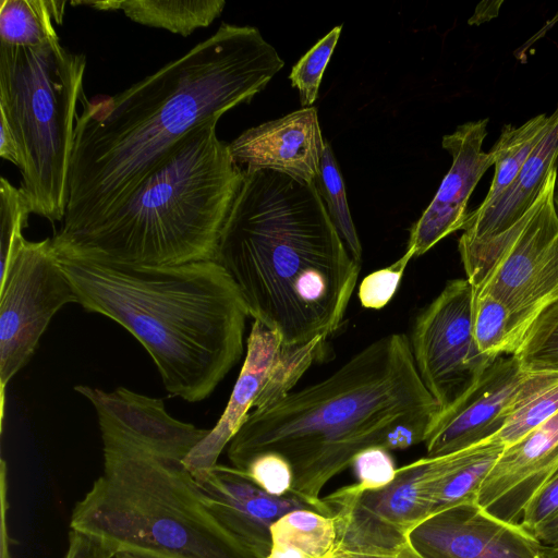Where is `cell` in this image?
Masks as SVG:
<instances>
[{
  "mask_svg": "<svg viewBox=\"0 0 558 558\" xmlns=\"http://www.w3.org/2000/svg\"><path fill=\"white\" fill-rule=\"evenodd\" d=\"M219 117L185 134L113 211L66 238L59 254L135 266L214 260L244 169L217 135Z\"/></svg>",
  "mask_w": 558,
  "mask_h": 558,
  "instance_id": "5",
  "label": "cell"
},
{
  "mask_svg": "<svg viewBox=\"0 0 558 558\" xmlns=\"http://www.w3.org/2000/svg\"><path fill=\"white\" fill-rule=\"evenodd\" d=\"M284 65L254 26L221 23L180 58L114 95L81 97L62 227L85 230L118 208L204 121L250 102Z\"/></svg>",
  "mask_w": 558,
  "mask_h": 558,
  "instance_id": "1",
  "label": "cell"
},
{
  "mask_svg": "<svg viewBox=\"0 0 558 558\" xmlns=\"http://www.w3.org/2000/svg\"><path fill=\"white\" fill-rule=\"evenodd\" d=\"M102 452V473L75 504L70 530L116 555L257 558L217 519L183 463L118 446Z\"/></svg>",
  "mask_w": 558,
  "mask_h": 558,
  "instance_id": "6",
  "label": "cell"
},
{
  "mask_svg": "<svg viewBox=\"0 0 558 558\" xmlns=\"http://www.w3.org/2000/svg\"><path fill=\"white\" fill-rule=\"evenodd\" d=\"M514 355L533 366L558 367V302L533 323Z\"/></svg>",
  "mask_w": 558,
  "mask_h": 558,
  "instance_id": "31",
  "label": "cell"
},
{
  "mask_svg": "<svg viewBox=\"0 0 558 558\" xmlns=\"http://www.w3.org/2000/svg\"><path fill=\"white\" fill-rule=\"evenodd\" d=\"M360 490H376L389 485L398 468L389 450L371 447L357 453L352 462Z\"/></svg>",
  "mask_w": 558,
  "mask_h": 558,
  "instance_id": "33",
  "label": "cell"
},
{
  "mask_svg": "<svg viewBox=\"0 0 558 558\" xmlns=\"http://www.w3.org/2000/svg\"><path fill=\"white\" fill-rule=\"evenodd\" d=\"M413 258L408 251L393 264L375 270L363 278L357 296L363 307L384 308L396 294L409 262Z\"/></svg>",
  "mask_w": 558,
  "mask_h": 558,
  "instance_id": "32",
  "label": "cell"
},
{
  "mask_svg": "<svg viewBox=\"0 0 558 558\" xmlns=\"http://www.w3.org/2000/svg\"><path fill=\"white\" fill-rule=\"evenodd\" d=\"M557 466L558 413L502 450L477 490V502L502 521L520 523Z\"/></svg>",
  "mask_w": 558,
  "mask_h": 558,
  "instance_id": "18",
  "label": "cell"
},
{
  "mask_svg": "<svg viewBox=\"0 0 558 558\" xmlns=\"http://www.w3.org/2000/svg\"><path fill=\"white\" fill-rule=\"evenodd\" d=\"M557 377L558 367L533 366L517 355L498 356L460 399L437 415L424 442L427 457L492 438L521 403Z\"/></svg>",
  "mask_w": 558,
  "mask_h": 558,
  "instance_id": "12",
  "label": "cell"
},
{
  "mask_svg": "<svg viewBox=\"0 0 558 558\" xmlns=\"http://www.w3.org/2000/svg\"><path fill=\"white\" fill-rule=\"evenodd\" d=\"M423 558H546L547 545L520 523L502 521L471 499L438 511L409 534Z\"/></svg>",
  "mask_w": 558,
  "mask_h": 558,
  "instance_id": "14",
  "label": "cell"
},
{
  "mask_svg": "<svg viewBox=\"0 0 558 558\" xmlns=\"http://www.w3.org/2000/svg\"><path fill=\"white\" fill-rule=\"evenodd\" d=\"M472 318L473 336L484 355L497 359L518 352L521 336L510 311L501 302L473 292Z\"/></svg>",
  "mask_w": 558,
  "mask_h": 558,
  "instance_id": "25",
  "label": "cell"
},
{
  "mask_svg": "<svg viewBox=\"0 0 558 558\" xmlns=\"http://www.w3.org/2000/svg\"><path fill=\"white\" fill-rule=\"evenodd\" d=\"M214 260L287 345L339 328L361 269L314 182L267 169L244 170Z\"/></svg>",
  "mask_w": 558,
  "mask_h": 558,
  "instance_id": "2",
  "label": "cell"
},
{
  "mask_svg": "<svg viewBox=\"0 0 558 558\" xmlns=\"http://www.w3.org/2000/svg\"><path fill=\"white\" fill-rule=\"evenodd\" d=\"M554 199H555V205H556L557 213H558V177H557L556 184H555Z\"/></svg>",
  "mask_w": 558,
  "mask_h": 558,
  "instance_id": "43",
  "label": "cell"
},
{
  "mask_svg": "<svg viewBox=\"0 0 558 558\" xmlns=\"http://www.w3.org/2000/svg\"><path fill=\"white\" fill-rule=\"evenodd\" d=\"M558 159V104L547 131L512 184L490 205L469 213L458 250L466 275L473 277L497 252L530 210Z\"/></svg>",
  "mask_w": 558,
  "mask_h": 558,
  "instance_id": "15",
  "label": "cell"
},
{
  "mask_svg": "<svg viewBox=\"0 0 558 558\" xmlns=\"http://www.w3.org/2000/svg\"><path fill=\"white\" fill-rule=\"evenodd\" d=\"M114 558H148L144 556H138L130 553H119L114 556Z\"/></svg>",
  "mask_w": 558,
  "mask_h": 558,
  "instance_id": "42",
  "label": "cell"
},
{
  "mask_svg": "<svg viewBox=\"0 0 558 558\" xmlns=\"http://www.w3.org/2000/svg\"><path fill=\"white\" fill-rule=\"evenodd\" d=\"M77 303L51 238L21 240L0 275V386L3 413L7 384L28 362L54 314Z\"/></svg>",
  "mask_w": 558,
  "mask_h": 558,
  "instance_id": "10",
  "label": "cell"
},
{
  "mask_svg": "<svg viewBox=\"0 0 558 558\" xmlns=\"http://www.w3.org/2000/svg\"><path fill=\"white\" fill-rule=\"evenodd\" d=\"M549 116L541 113L520 126L506 124L492 147L495 172L490 187L478 207L498 198L515 180L523 165L547 131Z\"/></svg>",
  "mask_w": 558,
  "mask_h": 558,
  "instance_id": "22",
  "label": "cell"
},
{
  "mask_svg": "<svg viewBox=\"0 0 558 558\" xmlns=\"http://www.w3.org/2000/svg\"><path fill=\"white\" fill-rule=\"evenodd\" d=\"M282 347L277 332L254 320L246 341L245 359L226 409L206 437L183 461L195 476L217 464L218 457L242 427L266 383Z\"/></svg>",
  "mask_w": 558,
  "mask_h": 558,
  "instance_id": "20",
  "label": "cell"
},
{
  "mask_svg": "<svg viewBox=\"0 0 558 558\" xmlns=\"http://www.w3.org/2000/svg\"><path fill=\"white\" fill-rule=\"evenodd\" d=\"M439 412L420 378L409 337L391 333L367 344L327 378L254 409L227 454L240 470L258 454L282 456L292 468V492L331 515L320 493L332 477L361 451L385 448L397 426L417 424L430 430Z\"/></svg>",
  "mask_w": 558,
  "mask_h": 558,
  "instance_id": "3",
  "label": "cell"
},
{
  "mask_svg": "<svg viewBox=\"0 0 558 558\" xmlns=\"http://www.w3.org/2000/svg\"><path fill=\"white\" fill-rule=\"evenodd\" d=\"M533 534L544 545L558 546V513L538 526Z\"/></svg>",
  "mask_w": 558,
  "mask_h": 558,
  "instance_id": "39",
  "label": "cell"
},
{
  "mask_svg": "<svg viewBox=\"0 0 558 558\" xmlns=\"http://www.w3.org/2000/svg\"><path fill=\"white\" fill-rule=\"evenodd\" d=\"M472 307L468 279L450 280L416 316L409 337L420 378L440 412L460 399L495 360L475 342Z\"/></svg>",
  "mask_w": 558,
  "mask_h": 558,
  "instance_id": "11",
  "label": "cell"
},
{
  "mask_svg": "<svg viewBox=\"0 0 558 558\" xmlns=\"http://www.w3.org/2000/svg\"><path fill=\"white\" fill-rule=\"evenodd\" d=\"M317 109L302 108L243 132L229 144L233 161L244 170H274L314 182L325 147Z\"/></svg>",
  "mask_w": 558,
  "mask_h": 558,
  "instance_id": "19",
  "label": "cell"
},
{
  "mask_svg": "<svg viewBox=\"0 0 558 558\" xmlns=\"http://www.w3.org/2000/svg\"><path fill=\"white\" fill-rule=\"evenodd\" d=\"M51 0H2L0 46L36 48L58 40Z\"/></svg>",
  "mask_w": 558,
  "mask_h": 558,
  "instance_id": "24",
  "label": "cell"
},
{
  "mask_svg": "<svg viewBox=\"0 0 558 558\" xmlns=\"http://www.w3.org/2000/svg\"><path fill=\"white\" fill-rule=\"evenodd\" d=\"M74 389L94 407L102 446L129 448L183 463L209 432L172 417L166 411L162 399L124 387L105 391L78 385Z\"/></svg>",
  "mask_w": 558,
  "mask_h": 558,
  "instance_id": "13",
  "label": "cell"
},
{
  "mask_svg": "<svg viewBox=\"0 0 558 558\" xmlns=\"http://www.w3.org/2000/svg\"><path fill=\"white\" fill-rule=\"evenodd\" d=\"M242 471L269 495L284 496L292 490V468L282 456L276 452L256 456Z\"/></svg>",
  "mask_w": 558,
  "mask_h": 558,
  "instance_id": "34",
  "label": "cell"
},
{
  "mask_svg": "<svg viewBox=\"0 0 558 558\" xmlns=\"http://www.w3.org/2000/svg\"><path fill=\"white\" fill-rule=\"evenodd\" d=\"M487 124L488 118L469 121L442 137V148L451 155L452 163L433 201L410 230L407 251L413 258L463 229L469 215V198L495 163L493 151L483 150Z\"/></svg>",
  "mask_w": 558,
  "mask_h": 558,
  "instance_id": "16",
  "label": "cell"
},
{
  "mask_svg": "<svg viewBox=\"0 0 558 558\" xmlns=\"http://www.w3.org/2000/svg\"><path fill=\"white\" fill-rule=\"evenodd\" d=\"M546 558H558V546H547Z\"/></svg>",
  "mask_w": 558,
  "mask_h": 558,
  "instance_id": "41",
  "label": "cell"
},
{
  "mask_svg": "<svg viewBox=\"0 0 558 558\" xmlns=\"http://www.w3.org/2000/svg\"><path fill=\"white\" fill-rule=\"evenodd\" d=\"M325 558H423L409 543L395 550L333 548Z\"/></svg>",
  "mask_w": 558,
  "mask_h": 558,
  "instance_id": "37",
  "label": "cell"
},
{
  "mask_svg": "<svg viewBox=\"0 0 558 558\" xmlns=\"http://www.w3.org/2000/svg\"><path fill=\"white\" fill-rule=\"evenodd\" d=\"M0 157L9 160L19 169L22 165L21 150L7 118L0 113Z\"/></svg>",
  "mask_w": 558,
  "mask_h": 558,
  "instance_id": "38",
  "label": "cell"
},
{
  "mask_svg": "<svg viewBox=\"0 0 558 558\" xmlns=\"http://www.w3.org/2000/svg\"><path fill=\"white\" fill-rule=\"evenodd\" d=\"M32 214L21 187L0 179V275L5 270L13 247L24 239L23 229Z\"/></svg>",
  "mask_w": 558,
  "mask_h": 558,
  "instance_id": "30",
  "label": "cell"
},
{
  "mask_svg": "<svg viewBox=\"0 0 558 558\" xmlns=\"http://www.w3.org/2000/svg\"><path fill=\"white\" fill-rule=\"evenodd\" d=\"M116 553L99 539L73 530L69 532L63 558H114Z\"/></svg>",
  "mask_w": 558,
  "mask_h": 558,
  "instance_id": "36",
  "label": "cell"
},
{
  "mask_svg": "<svg viewBox=\"0 0 558 558\" xmlns=\"http://www.w3.org/2000/svg\"><path fill=\"white\" fill-rule=\"evenodd\" d=\"M271 547L292 548L307 558H325L336 544V522L312 509H295L270 526Z\"/></svg>",
  "mask_w": 558,
  "mask_h": 558,
  "instance_id": "23",
  "label": "cell"
},
{
  "mask_svg": "<svg viewBox=\"0 0 558 558\" xmlns=\"http://www.w3.org/2000/svg\"><path fill=\"white\" fill-rule=\"evenodd\" d=\"M267 558H307L304 554L292 548L271 547Z\"/></svg>",
  "mask_w": 558,
  "mask_h": 558,
  "instance_id": "40",
  "label": "cell"
},
{
  "mask_svg": "<svg viewBox=\"0 0 558 558\" xmlns=\"http://www.w3.org/2000/svg\"><path fill=\"white\" fill-rule=\"evenodd\" d=\"M209 508L217 519L257 558H267L271 550V524L289 511L323 510L290 492L272 496L257 486L242 470L216 464L195 475Z\"/></svg>",
  "mask_w": 558,
  "mask_h": 558,
  "instance_id": "17",
  "label": "cell"
},
{
  "mask_svg": "<svg viewBox=\"0 0 558 558\" xmlns=\"http://www.w3.org/2000/svg\"><path fill=\"white\" fill-rule=\"evenodd\" d=\"M85 68V56L60 39L36 48L0 46V113L21 150L20 187L32 214L52 222L66 211Z\"/></svg>",
  "mask_w": 558,
  "mask_h": 558,
  "instance_id": "7",
  "label": "cell"
},
{
  "mask_svg": "<svg viewBox=\"0 0 558 558\" xmlns=\"http://www.w3.org/2000/svg\"><path fill=\"white\" fill-rule=\"evenodd\" d=\"M555 167L530 210L492 258L468 281L511 313L523 338L543 312L558 302V213Z\"/></svg>",
  "mask_w": 558,
  "mask_h": 558,
  "instance_id": "9",
  "label": "cell"
},
{
  "mask_svg": "<svg viewBox=\"0 0 558 558\" xmlns=\"http://www.w3.org/2000/svg\"><path fill=\"white\" fill-rule=\"evenodd\" d=\"M558 513V466L526 505L520 524L533 532Z\"/></svg>",
  "mask_w": 558,
  "mask_h": 558,
  "instance_id": "35",
  "label": "cell"
},
{
  "mask_svg": "<svg viewBox=\"0 0 558 558\" xmlns=\"http://www.w3.org/2000/svg\"><path fill=\"white\" fill-rule=\"evenodd\" d=\"M342 26H335L318 40L292 68L291 85L298 89L303 108L317 99L323 74L337 45Z\"/></svg>",
  "mask_w": 558,
  "mask_h": 558,
  "instance_id": "29",
  "label": "cell"
},
{
  "mask_svg": "<svg viewBox=\"0 0 558 558\" xmlns=\"http://www.w3.org/2000/svg\"><path fill=\"white\" fill-rule=\"evenodd\" d=\"M57 254L77 303L136 338L169 395L202 401L240 360L250 315L215 260L148 267Z\"/></svg>",
  "mask_w": 558,
  "mask_h": 558,
  "instance_id": "4",
  "label": "cell"
},
{
  "mask_svg": "<svg viewBox=\"0 0 558 558\" xmlns=\"http://www.w3.org/2000/svg\"><path fill=\"white\" fill-rule=\"evenodd\" d=\"M326 340L317 337L305 344L282 343L254 409L268 407L291 392L310 366L324 359Z\"/></svg>",
  "mask_w": 558,
  "mask_h": 558,
  "instance_id": "27",
  "label": "cell"
},
{
  "mask_svg": "<svg viewBox=\"0 0 558 558\" xmlns=\"http://www.w3.org/2000/svg\"><path fill=\"white\" fill-rule=\"evenodd\" d=\"M314 184L345 248L351 257L361 265L362 245L350 214L344 182L328 142H325L319 171Z\"/></svg>",
  "mask_w": 558,
  "mask_h": 558,
  "instance_id": "26",
  "label": "cell"
},
{
  "mask_svg": "<svg viewBox=\"0 0 558 558\" xmlns=\"http://www.w3.org/2000/svg\"><path fill=\"white\" fill-rule=\"evenodd\" d=\"M558 413V377L542 387L521 403L508 417L502 428L492 437L505 448Z\"/></svg>",
  "mask_w": 558,
  "mask_h": 558,
  "instance_id": "28",
  "label": "cell"
},
{
  "mask_svg": "<svg viewBox=\"0 0 558 558\" xmlns=\"http://www.w3.org/2000/svg\"><path fill=\"white\" fill-rule=\"evenodd\" d=\"M481 445L412 461L376 490H360L353 483L322 497L336 522L333 548L388 551L409 543L410 532L430 515L439 482L470 460Z\"/></svg>",
  "mask_w": 558,
  "mask_h": 558,
  "instance_id": "8",
  "label": "cell"
},
{
  "mask_svg": "<svg viewBox=\"0 0 558 558\" xmlns=\"http://www.w3.org/2000/svg\"><path fill=\"white\" fill-rule=\"evenodd\" d=\"M222 0H124L118 10L133 22L184 37L209 26L222 12Z\"/></svg>",
  "mask_w": 558,
  "mask_h": 558,
  "instance_id": "21",
  "label": "cell"
}]
</instances>
